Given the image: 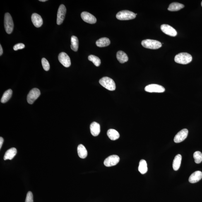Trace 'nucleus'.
<instances>
[{
  "label": "nucleus",
  "instance_id": "obj_1",
  "mask_svg": "<svg viewBox=\"0 0 202 202\" xmlns=\"http://www.w3.org/2000/svg\"><path fill=\"white\" fill-rule=\"evenodd\" d=\"M192 58L191 55L186 52H181L176 55L174 58L176 63L182 64H186L191 63Z\"/></svg>",
  "mask_w": 202,
  "mask_h": 202
},
{
  "label": "nucleus",
  "instance_id": "obj_2",
  "mask_svg": "<svg viewBox=\"0 0 202 202\" xmlns=\"http://www.w3.org/2000/svg\"><path fill=\"white\" fill-rule=\"evenodd\" d=\"M99 83L108 90L113 91L116 89V85L114 80L108 77H104L101 79Z\"/></svg>",
  "mask_w": 202,
  "mask_h": 202
},
{
  "label": "nucleus",
  "instance_id": "obj_3",
  "mask_svg": "<svg viewBox=\"0 0 202 202\" xmlns=\"http://www.w3.org/2000/svg\"><path fill=\"white\" fill-rule=\"evenodd\" d=\"M141 44L144 47L152 49H160L162 45L161 43L158 41L150 39L142 41Z\"/></svg>",
  "mask_w": 202,
  "mask_h": 202
},
{
  "label": "nucleus",
  "instance_id": "obj_4",
  "mask_svg": "<svg viewBox=\"0 0 202 202\" xmlns=\"http://www.w3.org/2000/svg\"><path fill=\"white\" fill-rule=\"evenodd\" d=\"M116 17L119 20H128L136 18V15L133 12L128 10H123L117 14Z\"/></svg>",
  "mask_w": 202,
  "mask_h": 202
},
{
  "label": "nucleus",
  "instance_id": "obj_5",
  "mask_svg": "<svg viewBox=\"0 0 202 202\" xmlns=\"http://www.w3.org/2000/svg\"><path fill=\"white\" fill-rule=\"evenodd\" d=\"M14 23L11 15L9 13H6L4 17V27L7 33H11L14 29Z\"/></svg>",
  "mask_w": 202,
  "mask_h": 202
},
{
  "label": "nucleus",
  "instance_id": "obj_6",
  "mask_svg": "<svg viewBox=\"0 0 202 202\" xmlns=\"http://www.w3.org/2000/svg\"><path fill=\"white\" fill-rule=\"evenodd\" d=\"M41 95V92L38 89L34 88L30 91L27 97V102L32 104Z\"/></svg>",
  "mask_w": 202,
  "mask_h": 202
},
{
  "label": "nucleus",
  "instance_id": "obj_7",
  "mask_svg": "<svg viewBox=\"0 0 202 202\" xmlns=\"http://www.w3.org/2000/svg\"><path fill=\"white\" fill-rule=\"evenodd\" d=\"M145 91L149 92H157L162 93L165 91V89L161 85L152 84L147 85L145 88Z\"/></svg>",
  "mask_w": 202,
  "mask_h": 202
},
{
  "label": "nucleus",
  "instance_id": "obj_8",
  "mask_svg": "<svg viewBox=\"0 0 202 202\" xmlns=\"http://www.w3.org/2000/svg\"><path fill=\"white\" fill-rule=\"evenodd\" d=\"M66 9L64 5L61 4L57 12L56 23L58 25H60L63 23L65 17Z\"/></svg>",
  "mask_w": 202,
  "mask_h": 202
},
{
  "label": "nucleus",
  "instance_id": "obj_9",
  "mask_svg": "<svg viewBox=\"0 0 202 202\" xmlns=\"http://www.w3.org/2000/svg\"><path fill=\"white\" fill-rule=\"evenodd\" d=\"M119 160V157L118 155H111L105 159L104 162V164L106 167L113 166L118 163Z\"/></svg>",
  "mask_w": 202,
  "mask_h": 202
},
{
  "label": "nucleus",
  "instance_id": "obj_10",
  "mask_svg": "<svg viewBox=\"0 0 202 202\" xmlns=\"http://www.w3.org/2000/svg\"><path fill=\"white\" fill-rule=\"evenodd\" d=\"M60 62L66 68L69 67L71 65V61L69 56L65 52H61L58 56Z\"/></svg>",
  "mask_w": 202,
  "mask_h": 202
},
{
  "label": "nucleus",
  "instance_id": "obj_11",
  "mask_svg": "<svg viewBox=\"0 0 202 202\" xmlns=\"http://www.w3.org/2000/svg\"><path fill=\"white\" fill-rule=\"evenodd\" d=\"M161 30L164 33L171 37H175L177 35V32L174 28L168 25H162L161 26Z\"/></svg>",
  "mask_w": 202,
  "mask_h": 202
},
{
  "label": "nucleus",
  "instance_id": "obj_12",
  "mask_svg": "<svg viewBox=\"0 0 202 202\" xmlns=\"http://www.w3.org/2000/svg\"><path fill=\"white\" fill-rule=\"evenodd\" d=\"M188 131L187 129L181 130L178 133L174 138V142L176 143H181L184 141L188 136Z\"/></svg>",
  "mask_w": 202,
  "mask_h": 202
},
{
  "label": "nucleus",
  "instance_id": "obj_13",
  "mask_svg": "<svg viewBox=\"0 0 202 202\" xmlns=\"http://www.w3.org/2000/svg\"><path fill=\"white\" fill-rule=\"evenodd\" d=\"M81 17L84 21L89 24H95L97 21L96 18L93 15L87 12H83L81 14Z\"/></svg>",
  "mask_w": 202,
  "mask_h": 202
},
{
  "label": "nucleus",
  "instance_id": "obj_14",
  "mask_svg": "<svg viewBox=\"0 0 202 202\" xmlns=\"http://www.w3.org/2000/svg\"><path fill=\"white\" fill-rule=\"evenodd\" d=\"M33 25L37 27L42 26L43 21L41 17L37 13H33L31 17Z\"/></svg>",
  "mask_w": 202,
  "mask_h": 202
},
{
  "label": "nucleus",
  "instance_id": "obj_15",
  "mask_svg": "<svg viewBox=\"0 0 202 202\" xmlns=\"http://www.w3.org/2000/svg\"><path fill=\"white\" fill-rule=\"evenodd\" d=\"M202 178V173L201 171H196L193 173L189 179V182L194 184L199 181Z\"/></svg>",
  "mask_w": 202,
  "mask_h": 202
},
{
  "label": "nucleus",
  "instance_id": "obj_16",
  "mask_svg": "<svg viewBox=\"0 0 202 202\" xmlns=\"http://www.w3.org/2000/svg\"><path fill=\"white\" fill-rule=\"evenodd\" d=\"M90 129L91 134L94 136H98L100 132V125L99 123L94 122L90 125Z\"/></svg>",
  "mask_w": 202,
  "mask_h": 202
},
{
  "label": "nucleus",
  "instance_id": "obj_17",
  "mask_svg": "<svg viewBox=\"0 0 202 202\" xmlns=\"http://www.w3.org/2000/svg\"><path fill=\"white\" fill-rule=\"evenodd\" d=\"M17 153V150L16 148H14L9 149L6 152L4 156V160H11L16 155Z\"/></svg>",
  "mask_w": 202,
  "mask_h": 202
},
{
  "label": "nucleus",
  "instance_id": "obj_18",
  "mask_svg": "<svg viewBox=\"0 0 202 202\" xmlns=\"http://www.w3.org/2000/svg\"><path fill=\"white\" fill-rule=\"evenodd\" d=\"M111 41L109 38L107 37H102L96 42V44L97 47H107L110 45Z\"/></svg>",
  "mask_w": 202,
  "mask_h": 202
},
{
  "label": "nucleus",
  "instance_id": "obj_19",
  "mask_svg": "<svg viewBox=\"0 0 202 202\" xmlns=\"http://www.w3.org/2000/svg\"><path fill=\"white\" fill-rule=\"evenodd\" d=\"M116 58H117L118 61L121 63L127 62L128 60L127 54L121 51H118L116 54Z\"/></svg>",
  "mask_w": 202,
  "mask_h": 202
},
{
  "label": "nucleus",
  "instance_id": "obj_20",
  "mask_svg": "<svg viewBox=\"0 0 202 202\" xmlns=\"http://www.w3.org/2000/svg\"><path fill=\"white\" fill-rule=\"evenodd\" d=\"M184 6L181 3L177 2H173L170 5L168 8V10L170 11H179L184 7Z\"/></svg>",
  "mask_w": 202,
  "mask_h": 202
},
{
  "label": "nucleus",
  "instance_id": "obj_21",
  "mask_svg": "<svg viewBox=\"0 0 202 202\" xmlns=\"http://www.w3.org/2000/svg\"><path fill=\"white\" fill-rule=\"evenodd\" d=\"M181 156L180 154H178L176 156L174 157L173 161V167L174 170L177 171L178 170L181 165Z\"/></svg>",
  "mask_w": 202,
  "mask_h": 202
},
{
  "label": "nucleus",
  "instance_id": "obj_22",
  "mask_svg": "<svg viewBox=\"0 0 202 202\" xmlns=\"http://www.w3.org/2000/svg\"><path fill=\"white\" fill-rule=\"evenodd\" d=\"M78 153L79 156L81 158H85L87 157L88 153L86 149L83 145L80 144L78 147Z\"/></svg>",
  "mask_w": 202,
  "mask_h": 202
},
{
  "label": "nucleus",
  "instance_id": "obj_23",
  "mask_svg": "<svg viewBox=\"0 0 202 202\" xmlns=\"http://www.w3.org/2000/svg\"><path fill=\"white\" fill-rule=\"evenodd\" d=\"M107 135L110 139L112 140H115L119 138V134L118 132L116 130L110 129L107 132Z\"/></svg>",
  "mask_w": 202,
  "mask_h": 202
},
{
  "label": "nucleus",
  "instance_id": "obj_24",
  "mask_svg": "<svg viewBox=\"0 0 202 202\" xmlns=\"http://www.w3.org/2000/svg\"><path fill=\"white\" fill-rule=\"evenodd\" d=\"M138 171L142 174H145L148 171V167L146 161L144 160H140L138 166Z\"/></svg>",
  "mask_w": 202,
  "mask_h": 202
},
{
  "label": "nucleus",
  "instance_id": "obj_25",
  "mask_svg": "<svg viewBox=\"0 0 202 202\" xmlns=\"http://www.w3.org/2000/svg\"><path fill=\"white\" fill-rule=\"evenodd\" d=\"M13 94V91L11 89H9L4 92L1 99V102L3 103H6L11 98Z\"/></svg>",
  "mask_w": 202,
  "mask_h": 202
},
{
  "label": "nucleus",
  "instance_id": "obj_26",
  "mask_svg": "<svg viewBox=\"0 0 202 202\" xmlns=\"http://www.w3.org/2000/svg\"><path fill=\"white\" fill-rule=\"evenodd\" d=\"M71 42V47L72 50L74 51H77L79 47V41L77 37L75 36H72Z\"/></svg>",
  "mask_w": 202,
  "mask_h": 202
},
{
  "label": "nucleus",
  "instance_id": "obj_27",
  "mask_svg": "<svg viewBox=\"0 0 202 202\" xmlns=\"http://www.w3.org/2000/svg\"><path fill=\"white\" fill-rule=\"evenodd\" d=\"M89 60L92 61L96 66L98 67L101 64V60L97 56L91 55L88 56Z\"/></svg>",
  "mask_w": 202,
  "mask_h": 202
},
{
  "label": "nucleus",
  "instance_id": "obj_28",
  "mask_svg": "<svg viewBox=\"0 0 202 202\" xmlns=\"http://www.w3.org/2000/svg\"><path fill=\"white\" fill-rule=\"evenodd\" d=\"M195 162L200 164L202 161V153L200 151H196L193 153Z\"/></svg>",
  "mask_w": 202,
  "mask_h": 202
},
{
  "label": "nucleus",
  "instance_id": "obj_29",
  "mask_svg": "<svg viewBox=\"0 0 202 202\" xmlns=\"http://www.w3.org/2000/svg\"><path fill=\"white\" fill-rule=\"evenodd\" d=\"M42 64L44 69L45 71H49L50 69V65L49 61L45 58H42Z\"/></svg>",
  "mask_w": 202,
  "mask_h": 202
},
{
  "label": "nucleus",
  "instance_id": "obj_30",
  "mask_svg": "<svg viewBox=\"0 0 202 202\" xmlns=\"http://www.w3.org/2000/svg\"><path fill=\"white\" fill-rule=\"evenodd\" d=\"M25 202H33V194L31 192L29 191L27 193Z\"/></svg>",
  "mask_w": 202,
  "mask_h": 202
},
{
  "label": "nucleus",
  "instance_id": "obj_31",
  "mask_svg": "<svg viewBox=\"0 0 202 202\" xmlns=\"http://www.w3.org/2000/svg\"><path fill=\"white\" fill-rule=\"evenodd\" d=\"M25 47V45L23 43H18L14 46L13 49L15 51H17L18 49H23Z\"/></svg>",
  "mask_w": 202,
  "mask_h": 202
},
{
  "label": "nucleus",
  "instance_id": "obj_32",
  "mask_svg": "<svg viewBox=\"0 0 202 202\" xmlns=\"http://www.w3.org/2000/svg\"><path fill=\"white\" fill-rule=\"evenodd\" d=\"M3 141H4V139L2 137H1L0 138V149L1 148L2 146Z\"/></svg>",
  "mask_w": 202,
  "mask_h": 202
},
{
  "label": "nucleus",
  "instance_id": "obj_33",
  "mask_svg": "<svg viewBox=\"0 0 202 202\" xmlns=\"http://www.w3.org/2000/svg\"><path fill=\"white\" fill-rule=\"evenodd\" d=\"M3 49L1 45H0V56H2V54H3Z\"/></svg>",
  "mask_w": 202,
  "mask_h": 202
},
{
  "label": "nucleus",
  "instance_id": "obj_34",
  "mask_svg": "<svg viewBox=\"0 0 202 202\" xmlns=\"http://www.w3.org/2000/svg\"><path fill=\"white\" fill-rule=\"evenodd\" d=\"M39 1L42 2H45L47 1V0H40Z\"/></svg>",
  "mask_w": 202,
  "mask_h": 202
},
{
  "label": "nucleus",
  "instance_id": "obj_35",
  "mask_svg": "<svg viewBox=\"0 0 202 202\" xmlns=\"http://www.w3.org/2000/svg\"><path fill=\"white\" fill-rule=\"evenodd\" d=\"M201 6H202V2H201Z\"/></svg>",
  "mask_w": 202,
  "mask_h": 202
}]
</instances>
